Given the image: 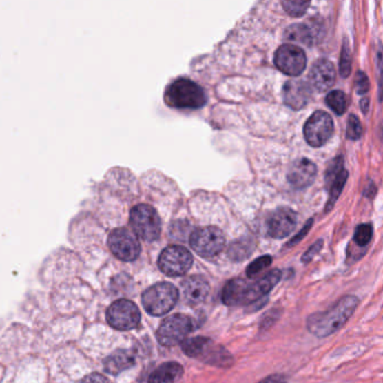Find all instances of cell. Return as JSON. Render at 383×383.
<instances>
[{
  "label": "cell",
  "mask_w": 383,
  "mask_h": 383,
  "mask_svg": "<svg viewBox=\"0 0 383 383\" xmlns=\"http://www.w3.org/2000/svg\"><path fill=\"white\" fill-rule=\"evenodd\" d=\"M282 278L278 269L266 273L255 282L246 279H232L222 291V302L227 306L249 305L266 296Z\"/></svg>",
  "instance_id": "1"
},
{
  "label": "cell",
  "mask_w": 383,
  "mask_h": 383,
  "mask_svg": "<svg viewBox=\"0 0 383 383\" xmlns=\"http://www.w3.org/2000/svg\"><path fill=\"white\" fill-rule=\"evenodd\" d=\"M359 306L358 297L346 295L336 302L327 311H318L311 314L306 327L309 332L318 338H325L338 332L349 322L354 311Z\"/></svg>",
  "instance_id": "2"
},
{
  "label": "cell",
  "mask_w": 383,
  "mask_h": 383,
  "mask_svg": "<svg viewBox=\"0 0 383 383\" xmlns=\"http://www.w3.org/2000/svg\"><path fill=\"white\" fill-rule=\"evenodd\" d=\"M182 351L192 359L200 360L205 364L216 368L228 369L234 364L232 354L225 346L216 344L212 338L195 336L183 341Z\"/></svg>",
  "instance_id": "3"
},
{
  "label": "cell",
  "mask_w": 383,
  "mask_h": 383,
  "mask_svg": "<svg viewBox=\"0 0 383 383\" xmlns=\"http://www.w3.org/2000/svg\"><path fill=\"white\" fill-rule=\"evenodd\" d=\"M165 102L172 108L196 110L207 103V96L198 84L187 79H178L167 87Z\"/></svg>",
  "instance_id": "4"
},
{
  "label": "cell",
  "mask_w": 383,
  "mask_h": 383,
  "mask_svg": "<svg viewBox=\"0 0 383 383\" xmlns=\"http://www.w3.org/2000/svg\"><path fill=\"white\" fill-rule=\"evenodd\" d=\"M180 293L169 282L153 284L143 293V305L147 313L153 316L167 314L176 305Z\"/></svg>",
  "instance_id": "5"
},
{
  "label": "cell",
  "mask_w": 383,
  "mask_h": 383,
  "mask_svg": "<svg viewBox=\"0 0 383 383\" xmlns=\"http://www.w3.org/2000/svg\"><path fill=\"white\" fill-rule=\"evenodd\" d=\"M130 225L138 237L149 242L158 239L162 231V222L158 213L147 204H139L132 209Z\"/></svg>",
  "instance_id": "6"
},
{
  "label": "cell",
  "mask_w": 383,
  "mask_h": 383,
  "mask_svg": "<svg viewBox=\"0 0 383 383\" xmlns=\"http://www.w3.org/2000/svg\"><path fill=\"white\" fill-rule=\"evenodd\" d=\"M192 331V318L187 315L175 314L163 320L156 332V338L162 346H175L185 341Z\"/></svg>",
  "instance_id": "7"
},
{
  "label": "cell",
  "mask_w": 383,
  "mask_h": 383,
  "mask_svg": "<svg viewBox=\"0 0 383 383\" xmlns=\"http://www.w3.org/2000/svg\"><path fill=\"white\" fill-rule=\"evenodd\" d=\"M141 314L135 302L119 300L111 304L107 311V322L118 331H130L139 327Z\"/></svg>",
  "instance_id": "8"
},
{
  "label": "cell",
  "mask_w": 383,
  "mask_h": 383,
  "mask_svg": "<svg viewBox=\"0 0 383 383\" xmlns=\"http://www.w3.org/2000/svg\"><path fill=\"white\" fill-rule=\"evenodd\" d=\"M189 243L198 255L205 258L214 257L225 249V237L219 228L205 227L192 234Z\"/></svg>",
  "instance_id": "9"
},
{
  "label": "cell",
  "mask_w": 383,
  "mask_h": 383,
  "mask_svg": "<svg viewBox=\"0 0 383 383\" xmlns=\"http://www.w3.org/2000/svg\"><path fill=\"white\" fill-rule=\"evenodd\" d=\"M193 265V256L184 247L169 246L159 256L158 266L168 277L185 275Z\"/></svg>",
  "instance_id": "10"
},
{
  "label": "cell",
  "mask_w": 383,
  "mask_h": 383,
  "mask_svg": "<svg viewBox=\"0 0 383 383\" xmlns=\"http://www.w3.org/2000/svg\"><path fill=\"white\" fill-rule=\"evenodd\" d=\"M109 248L118 259L123 261H134L139 257L141 243L137 234L126 228L116 229L111 232L108 239Z\"/></svg>",
  "instance_id": "11"
},
{
  "label": "cell",
  "mask_w": 383,
  "mask_h": 383,
  "mask_svg": "<svg viewBox=\"0 0 383 383\" xmlns=\"http://www.w3.org/2000/svg\"><path fill=\"white\" fill-rule=\"evenodd\" d=\"M334 132V123L327 112L316 111L311 114L304 126V136L309 146H324Z\"/></svg>",
  "instance_id": "12"
},
{
  "label": "cell",
  "mask_w": 383,
  "mask_h": 383,
  "mask_svg": "<svg viewBox=\"0 0 383 383\" xmlns=\"http://www.w3.org/2000/svg\"><path fill=\"white\" fill-rule=\"evenodd\" d=\"M307 64L305 52L293 44H284L276 51L275 65L279 71L289 76H298Z\"/></svg>",
  "instance_id": "13"
},
{
  "label": "cell",
  "mask_w": 383,
  "mask_h": 383,
  "mask_svg": "<svg viewBox=\"0 0 383 383\" xmlns=\"http://www.w3.org/2000/svg\"><path fill=\"white\" fill-rule=\"evenodd\" d=\"M349 178V172L344 167V159L342 156H338L329 163V167L325 172V183L329 189V201L327 204V212L332 211L342 191L344 189Z\"/></svg>",
  "instance_id": "14"
},
{
  "label": "cell",
  "mask_w": 383,
  "mask_h": 383,
  "mask_svg": "<svg viewBox=\"0 0 383 383\" xmlns=\"http://www.w3.org/2000/svg\"><path fill=\"white\" fill-rule=\"evenodd\" d=\"M297 214L289 207H279L267 220V232L270 237L282 239L289 236L296 228Z\"/></svg>",
  "instance_id": "15"
},
{
  "label": "cell",
  "mask_w": 383,
  "mask_h": 383,
  "mask_svg": "<svg viewBox=\"0 0 383 383\" xmlns=\"http://www.w3.org/2000/svg\"><path fill=\"white\" fill-rule=\"evenodd\" d=\"M318 175V167L307 158L297 159L288 172L287 180L295 189H302L311 186Z\"/></svg>",
  "instance_id": "16"
},
{
  "label": "cell",
  "mask_w": 383,
  "mask_h": 383,
  "mask_svg": "<svg viewBox=\"0 0 383 383\" xmlns=\"http://www.w3.org/2000/svg\"><path fill=\"white\" fill-rule=\"evenodd\" d=\"M336 71L332 62L322 59L311 66L309 82L318 92H325L335 84Z\"/></svg>",
  "instance_id": "17"
},
{
  "label": "cell",
  "mask_w": 383,
  "mask_h": 383,
  "mask_svg": "<svg viewBox=\"0 0 383 383\" xmlns=\"http://www.w3.org/2000/svg\"><path fill=\"white\" fill-rule=\"evenodd\" d=\"M311 96V89L309 83L300 80H291L284 84V103L293 110H300L309 103Z\"/></svg>",
  "instance_id": "18"
},
{
  "label": "cell",
  "mask_w": 383,
  "mask_h": 383,
  "mask_svg": "<svg viewBox=\"0 0 383 383\" xmlns=\"http://www.w3.org/2000/svg\"><path fill=\"white\" fill-rule=\"evenodd\" d=\"M182 291L184 300L187 304L192 306L198 305L207 300L210 291V284L202 276H191L183 282Z\"/></svg>",
  "instance_id": "19"
},
{
  "label": "cell",
  "mask_w": 383,
  "mask_h": 383,
  "mask_svg": "<svg viewBox=\"0 0 383 383\" xmlns=\"http://www.w3.org/2000/svg\"><path fill=\"white\" fill-rule=\"evenodd\" d=\"M183 374L184 368L180 363L175 361L165 362L152 372L148 383H176L182 379Z\"/></svg>",
  "instance_id": "20"
},
{
  "label": "cell",
  "mask_w": 383,
  "mask_h": 383,
  "mask_svg": "<svg viewBox=\"0 0 383 383\" xmlns=\"http://www.w3.org/2000/svg\"><path fill=\"white\" fill-rule=\"evenodd\" d=\"M135 364V358L127 350H118L103 361L107 373L118 375Z\"/></svg>",
  "instance_id": "21"
},
{
  "label": "cell",
  "mask_w": 383,
  "mask_h": 383,
  "mask_svg": "<svg viewBox=\"0 0 383 383\" xmlns=\"http://www.w3.org/2000/svg\"><path fill=\"white\" fill-rule=\"evenodd\" d=\"M286 39L291 42L311 45L315 42V32L305 24L293 25L286 30Z\"/></svg>",
  "instance_id": "22"
},
{
  "label": "cell",
  "mask_w": 383,
  "mask_h": 383,
  "mask_svg": "<svg viewBox=\"0 0 383 383\" xmlns=\"http://www.w3.org/2000/svg\"><path fill=\"white\" fill-rule=\"evenodd\" d=\"M327 105L332 109L336 114L342 116L347 110V99L344 92L334 90L327 94Z\"/></svg>",
  "instance_id": "23"
},
{
  "label": "cell",
  "mask_w": 383,
  "mask_h": 383,
  "mask_svg": "<svg viewBox=\"0 0 383 383\" xmlns=\"http://www.w3.org/2000/svg\"><path fill=\"white\" fill-rule=\"evenodd\" d=\"M284 12L291 17H302L311 5V0H282Z\"/></svg>",
  "instance_id": "24"
},
{
  "label": "cell",
  "mask_w": 383,
  "mask_h": 383,
  "mask_svg": "<svg viewBox=\"0 0 383 383\" xmlns=\"http://www.w3.org/2000/svg\"><path fill=\"white\" fill-rule=\"evenodd\" d=\"M373 237V228L371 225L364 223V225H360L355 229L354 232L353 240L354 242L359 247L368 246L369 242L371 241Z\"/></svg>",
  "instance_id": "25"
},
{
  "label": "cell",
  "mask_w": 383,
  "mask_h": 383,
  "mask_svg": "<svg viewBox=\"0 0 383 383\" xmlns=\"http://www.w3.org/2000/svg\"><path fill=\"white\" fill-rule=\"evenodd\" d=\"M363 136L362 123L355 114H350L347 121L346 138L350 141H359Z\"/></svg>",
  "instance_id": "26"
},
{
  "label": "cell",
  "mask_w": 383,
  "mask_h": 383,
  "mask_svg": "<svg viewBox=\"0 0 383 383\" xmlns=\"http://www.w3.org/2000/svg\"><path fill=\"white\" fill-rule=\"evenodd\" d=\"M352 70V56H351L350 46L344 43L342 46L341 57H340V74L342 78H347Z\"/></svg>",
  "instance_id": "27"
},
{
  "label": "cell",
  "mask_w": 383,
  "mask_h": 383,
  "mask_svg": "<svg viewBox=\"0 0 383 383\" xmlns=\"http://www.w3.org/2000/svg\"><path fill=\"white\" fill-rule=\"evenodd\" d=\"M273 261V258L270 256H264V257L258 258L255 261H252L251 264L249 265L247 268V277L252 278L256 275L266 269L267 267H269Z\"/></svg>",
  "instance_id": "28"
},
{
  "label": "cell",
  "mask_w": 383,
  "mask_h": 383,
  "mask_svg": "<svg viewBox=\"0 0 383 383\" xmlns=\"http://www.w3.org/2000/svg\"><path fill=\"white\" fill-rule=\"evenodd\" d=\"M375 65H377V79H379V99H383V48L377 46L375 53Z\"/></svg>",
  "instance_id": "29"
},
{
  "label": "cell",
  "mask_w": 383,
  "mask_h": 383,
  "mask_svg": "<svg viewBox=\"0 0 383 383\" xmlns=\"http://www.w3.org/2000/svg\"><path fill=\"white\" fill-rule=\"evenodd\" d=\"M355 91L358 94H365L370 90V81L364 72L359 71L355 75Z\"/></svg>",
  "instance_id": "30"
},
{
  "label": "cell",
  "mask_w": 383,
  "mask_h": 383,
  "mask_svg": "<svg viewBox=\"0 0 383 383\" xmlns=\"http://www.w3.org/2000/svg\"><path fill=\"white\" fill-rule=\"evenodd\" d=\"M323 240H318V241L304 253L302 259V262H305V264L311 262V261L314 259L315 256L318 255V252L323 248Z\"/></svg>",
  "instance_id": "31"
},
{
  "label": "cell",
  "mask_w": 383,
  "mask_h": 383,
  "mask_svg": "<svg viewBox=\"0 0 383 383\" xmlns=\"http://www.w3.org/2000/svg\"><path fill=\"white\" fill-rule=\"evenodd\" d=\"M78 383H109L108 379L100 373H91L79 381Z\"/></svg>",
  "instance_id": "32"
},
{
  "label": "cell",
  "mask_w": 383,
  "mask_h": 383,
  "mask_svg": "<svg viewBox=\"0 0 383 383\" xmlns=\"http://www.w3.org/2000/svg\"><path fill=\"white\" fill-rule=\"evenodd\" d=\"M313 223H314V221H313V220L311 219L309 220V221L306 223L305 227H304V228L300 230V234H297L296 236H295V238L291 240V242L288 243V245H289V247L293 246V245H296V243L300 242V240L304 239L306 234H309V230H311Z\"/></svg>",
  "instance_id": "33"
},
{
  "label": "cell",
  "mask_w": 383,
  "mask_h": 383,
  "mask_svg": "<svg viewBox=\"0 0 383 383\" xmlns=\"http://www.w3.org/2000/svg\"><path fill=\"white\" fill-rule=\"evenodd\" d=\"M258 383H288V381L282 374H273V375L265 377L264 380Z\"/></svg>",
  "instance_id": "34"
},
{
  "label": "cell",
  "mask_w": 383,
  "mask_h": 383,
  "mask_svg": "<svg viewBox=\"0 0 383 383\" xmlns=\"http://www.w3.org/2000/svg\"><path fill=\"white\" fill-rule=\"evenodd\" d=\"M375 193H377V187L374 186L373 183H370V184H369L368 185V187L365 189V196H368V198H373L374 195H375Z\"/></svg>",
  "instance_id": "35"
},
{
  "label": "cell",
  "mask_w": 383,
  "mask_h": 383,
  "mask_svg": "<svg viewBox=\"0 0 383 383\" xmlns=\"http://www.w3.org/2000/svg\"><path fill=\"white\" fill-rule=\"evenodd\" d=\"M369 105H370V102H369V99H366V98L361 100V109H362L363 114H368Z\"/></svg>",
  "instance_id": "36"
},
{
  "label": "cell",
  "mask_w": 383,
  "mask_h": 383,
  "mask_svg": "<svg viewBox=\"0 0 383 383\" xmlns=\"http://www.w3.org/2000/svg\"><path fill=\"white\" fill-rule=\"evenodd\" d=\"M381 138H382V141H383V125L382 127H381Z\"/></svg>",
  "instance_id": "37"
}]
</instances>
